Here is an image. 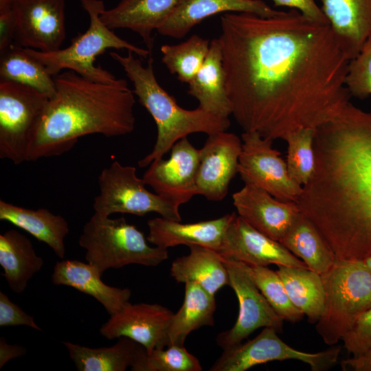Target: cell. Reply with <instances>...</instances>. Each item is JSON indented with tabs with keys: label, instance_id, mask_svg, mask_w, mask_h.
<instances>
[{
	"label": "cell",
	"instance_id": "1",
	"mask_svg": "<svg viewBox=\"0 0 371 371\" xmlns=\"http://www.w3.org/2000/svg\"><path fill=\"white\" fill-rule=\"evenodd\" d=\"M221 30L226 92L244 132L284 139L333 120L350 102V60L328 23L295 9L270 17L227 12Z\"/></svg>",
	"mask_w": 371,
	"mask_h": 371
},
{
	"label": "cell",
	"instance_id": "2",
	"mask_svg": "<svg viewBox=\"0 0 371 371\" xmlns=\"http://www.w3.org/2000/svg\"><path fill=\"white\" fill-rule=\"evenodd\" d=\"M315 166L297 204L337 260L371 255V112L348 103L317 128Z\"/></svg>",
	"mask_w": 371,
	"mask_h": 371
},
{
	"label": "cell",
	"instance_id": "3",
	"mask_svg": "<svg viewBox=\"0 0 371 371\" xmlns=\"http://www.w3.org/2000/svg\"><path fill=\"white\" fill-rule=\"evenodd\" d=\"M54 78L56 93L30 144L26 161L60 155L85 135L112 137L134 130L135 93L126 80L95 82L72 70Z\"/></svg>",
	"mask_w": 371,
	"mask_h": 371
},
{
	"label": "cell",
	"instance_id": "4",
	"mask_svg": "<svg viewBox=\"0 0 371 371\" xmlns=\"http://www.w3.org/2000/svg\"><path fill=\"white\" fill-rule=\"evenodd\" d=\"M111 57L123 68L133 85V93L139 102L148 111L157 126V139L153 150L138 161L139 167L148 166L163 158L174 144L195 133L207 135L226 131L230 126L229 117L208 112L199 106L188 110L181 107L175 99L159 84L154 72L153 58L146 66L133 52L126 56L110 52Z\"/></svg>",
	"mask_w": 371,
	"mask_h": 371
},
{
	"label": "cell",
	"instance_id": "5",
	"mask_svg": "<svg viewBox=\"0 0 371 371\" xmlns=\"http://www.w3.org/2000/svg\"><path fill=\"white\" fill-rule=\"evenodd\" d=\"M79 1L89 17V25L85 33L74 38L68 47L54 52H43L25 47L29 54L46 67L52 76H55L62 69H68L93 81L113 82L117 78L113 74L100 65H95L98 56L108 49H125L143 58L150 55L148 49L122 39L102 22L100 15L105 10L102 0Z\"/></svg>",
	"mask_w": 371,
	"mask_h": 371
},
{
	"label": "cell",
	"instance_id": "6",
	"mask_svg": "<svg viewBox=\"0 0 371 371\" xmlns=\"http://www.w3.org/2000/svg\"><path fill=\"white\" fill-rule=\"evenodd\" d=\"M144 233L124 217L111 218L94 213L78 239L85 259L102 274L128 265L155 267L168 258V249L148 245Z\"/></svg>",
	"mask_w": 371,
	"mask_h": 371
},
{
	"label": "cell",
	"instance_id": "7",
	"mask_svg": "<svg viewBox=\"0 0 371 371\" xmlns=\"http://www.w3.org/2000/svg\"><path fill=\"white\" fill-rule=\"evenodd\" d=\"M321 276L324 306L315 330L326 344L334 346L371 308V270L363 260L336 259Z\"/></svg>",
	"mask_w": 371,
	"mask_h": 371
},
{
	"label": "cell",
	"instance_id": "8",
	"mask_svg": "<svg viewBox=\"0 0 371 371\" xmlns=\"http://www.w3.org/2000/svg\"><path fill=\"white\" fill-rule=\"evenodd\" d=\"M132 166L113 161L98 176L99 194L94 198V213L109 216L115 213L144 216L150 212L181 221L179 205L148 190Z\"/></svg>",
	"mask_w": 371,
	"mask_h": 371
},
{
	"label": "cell",
	"instance_id": "9",
	"mask_svg": "<svg viewBox=\"0 0 371 371\" xmlns=\"http://www.w3.org/2000/svg\"><path fill=\"white\" fill-rule=\"evenodd\" d=\"M49 98L26 85L0 80V158L26 161L30 144Z\"/></svg>",
	"mask_w": 371,
	"mask_h": 371
},
{
	"label": "cell",
	"instance_id": "10",
	"mask_svg": "<svg viewBox=\"0 0 371 371\" xmlns=\"http://www.w3.org/2000/svg\"><path fill=\"white\" fill-rule=\"evenodd\" d=\"M276 329L265 327L254 339L223 350L210 371H245L272 361L298 360L308 364L312 371H325L338 361L341 348L333 346L318 352L296 350L277 335Z\"/></svg>",
	"mask_w": 371,
	"mask_h": 371
},
{
	"label": "cell",
	"instance_id": "11",
	"mask_svg": "<svg viewBox=\"0 0 371 371\" xmlns=\"http://www.w3.org/2000/svg\"><path fill=\"white\" fill-rule=\"evenodd\" d=\"M238 173L245 184L259 188L278 200L296 202L302 186L288 171L280 152L272 146L273 141L258 133L244 132Z\"/></svg>",
	"mask_w": 371,
	"mask_h": 371
},
{
	"label": "cell",
	"instance_id": "12",
	"mask_svg": "<svg viewBox=\"0 0 371 371\" xmlns=\"http://www.w3.org/2000/svg\"><path fill=\"white\" fill-rule=\"evenodd\" d=\"M222 259L227 269L229 284L238 300L239 311L234 325L219 333L216 343L223 350L234 347L256 329L270 327L282 330L283 319L277 314L245 271L234 260Z\"/></svg>",
	"mask_w": 371,
	"mask_h": 371
},
{
	"label": "cell",
	"instance_id": "13",
	"mask_svg": "<svg viewBox=\"0 0 371 371\" xmlns=\"http://www.w3.org/2000/svg\"><path fill=\"white\" fill-rule=\"evenodd\" d=\"M14 43L43 52L61 48L66 36L65 0H16Z\"/></svg>",
	"mask_w": 371,
	"mask_h": 371
},
{
	"label": "cell",
	"instance_id": "14",
	"mask_svg": "<svg viewBox=\"0 0 371 371\" xmlns=\"http://www.w3.org/2000/svg\"><path fill=\"white\" fill-rule=\"evenodd\" d=\"M199 164V150L184 137L172 147L168 159L153 161L142 179L156 194L180 206L197 194Z\"/></svg>",
	"mask_w": 371,
	"mask_h": 371
},
{
	"label": "cell",
	"instance_id": "15",
	"mask_svg": "<svg viewBox=\"0 0 371 371\" xmlns=\"http://www.w3.org/2000/svg\"><path fill=\"white\" fill-rule=\"evenodd\" d=\"M173 313L158 304L129 301L102 325L100 333L108 339L128 337L147 352L168 346V330Z\"/></svg>",
	"mask_w": 371,
	"mask_h": 371
},
{
	"label": "cell",
	"instance_id": "16",
	"mask_svg": "<svg viewBox=\"0 0 371 371\" xmlns=\"http://www.w3.org/2000/svg\"><path fill=\"white\" fill-rule=\"evenodd\" d=\"M242 139L236 134L221 131L208 135L199 149L196 193L212 201L227 195L232 179L238 173Z\"/></svg>",
	"mask_w": 371,
	"mask_h": 371
},
{
	"label": "cell",
	"instance_id": "17",
	"mask_svg": "<svg viewBox=\"0 0 371 371\" xmlns=\"http://www.w3.org/2000/svg\"><path fill=\"white\" fill-rule=\"evenodd\" d=\"M217 252L221 257L249 265H269L308 269L279 241L260 232L235 212Z\"/></svg>",
	"mask_w": 371,
	"mask_h": 371
},
{
	"label": "cell",
	"instance_id": "18",
	"mask_svg": "<svg viewBox=\"0 0 371 371\" xmlns=\"http://www.w3.org/2000/svg\"><path fill=\"white\" fill-rule=\"evenodd\" d=\"M237 214L254 228L280 241L301 212L296 202L282 201L267 192L245 184L232 194Z\"/></svg>",
	"mask_w": 371,
	"mask_h": 371
},
{
	"label": "cell",
	"instance_id": "19",
	"mask_svg": "<svg viewBox=\"0 0 371 371\" xmlns=\"http://www.w3.org/2000/svg\"><path fill=\"white\" fill-rule=\"evenodd\" d=\"M227 12H249L270 17L280 10L272 8L262 0H179L157 31L163 36L182 38L204 19Z\"/></svg>",
	"mask_w": 371,
	"mask_h": 371
},
{
	"label": "cell",
	"instance_id": "20",
	"mask_svg": "<svg viewBox=\"0 0 371 371\" xmlns=\"http://www.w3.org/2000/svg\"><path fill=\"white\" fill-rule=\"evenodd\" d=\"M235 212L220 218L196 223L156 217L147 221L148 241L155 246L168 249L180 245H197L218 251Z\"/></svg>",
	"mask_w": 371,
	"mask_h": 371
},
{
	"label": "cell",
	"instance_id": "21",
	"mask_svg": "<svg viewBox=\"0 0 371 371\" xmlns=\"http://www.w3.org/2000/svg\"><path fill=\"white\" fill-rule=\"evenodd\" d=\"M328 24L350 60L371 39V0H321Z\"/></svg>",
	"mask_w": 371,
	"mask_h": 371
},
{
	"label": "cell",
	"instance_id": "22",
	"mask_svg": "<svg viewBox=\"0 0 371 371\" xmlns=\"http://www.w3.org/2000/svg\"><path fill=\"white\" fill-rule=\"evenodd\" d=\"M179 0H120L101 14L102 22L110 29L125 28L136 32L150 52L153 32L169 17Z\"/></svg>",
	"mask_w": 371,
	"mask_h": 371
},
{
	"label": "cell",
	"instance_id": "23",
	"mask_svg": "<svg viewBox=\"0 0 371 371\" xmlns=\"http://www.w3.org/2000/svg\"><path fill=\"white\" fill-rule=\"evenodd\" d=\"M102 275L87 262L62 259L56 262L51 279L55 285L70 286L93 297L111 315L129 301L131 291L128 288L106 284L101 279Z\"/></svg>",
	"mask_w": 371,
	"mask_h": 371
},
{
	"label": "cell",
	"instance_id": "24",
	"mask_svg": "<svg viewBox=\"0 0 371 371\" xmlns=\"http://www.w3.org/2000/svg\"><path fill=\"white\" fill-rule=\"evenodd\" d=\"M0 220L28 232L47 245L59 258L65 259V238L69 228L67 221L61 215L55 214L46 208L28 209L0 200Z\"/></svg>",
	"mask_w": 371,
	"mask_h": 371
},
{
	"label": "cell",
	"instance_id": "25",
	"mask_svg": "<svg viewBox=\"0 0 371 371\" xmlns=\"http://www.w3.org/2000/svg\"><path fill=\"white\" fill-rule=\"evenodd\" d=\"M188 84V94L198 100L200 108L223 117H229L232 115L218 38L210 41L202 66Z\"/></svg>",
	"mask_w": 371,
	"mask_h": 371
},
{
	"label": "cell",
	"instance_id": "26",
	"mask_svg": "<svg viewBox=\"0 0 371 371\" xmlns=\"http://www.w3.org/2000/svg\"><path fill=\"white\" fill-rule=\"evenodd\" d=\"M188 248V255L177 258L172 262L170 275L177 282H196L213 295L229 285L227 269L216 251L197 245Z\"/></svg>",
	"mask_w": 371,
	"mask_h": 371
},
{
	"label": "cell",
	"instance_id": "27",
	"mask_svg": "<svg viewBox=\"0 0 371 371\" xmlns=\"http://www.w3.org/2000/svg\"><path fill=\"white\" fill-rule=\"evenodd\" d=\"M43 264V259L36 254L32 241L25 235L13 229L0 235L2 276L13 292L23 293Z\"/></svg>",
	"mask_w": 371,
	"mask_h": 371
},
{
	"label": "cell",
	"instance_id": "28",
	"mask_svg": "<svg viewBox=\"0 0 371 371\" xmlns=\"http://www.w3.org/2000/svg\"><path fill=\"white\" fill-rule=\"evenodd\" d=\"M215 310L214 295L196 282H186L183 304L178 311L173 313L168 327V346H183L191 332L202 326H214Z\"/></svg>",
	"mask_w": 371,
	"mask_h": 371
},
{
	"label": "cell",
	"instance_id": "29",
	"mask_svg": "<svg viewBox=\"0 0 371 371\" xmlns=\"http://www.w3.org/2000/svg\"><path fill=\"white\" fill-rule=\"evenodd\" d=\"M280 243L319 275L327 272L336 260L321 233L302 212Z\"/></svg>",
	"mask_w": 371,
	"mask_h": 371
},
{
	"label": "cell",
	"instance_id": "30",
	"mask_svg": "<svg viewBox=\"0 0 371 371\" xmlns=\"http://www.w3.org/2000/svg\"><path fill=\"white\" fill-rule=\"evenodd\" d=\"M111 346L90 348L63 341L78 371H125L134 364L141 344L121 337Z\"/></svg>",
	"mask_w": 371,
	"mask_h": 371
},
{
	"label": "cell",
	"instance_id": "31",
	"mask_svg": "<svg viewBox=\"0 0 371 371\" xmlns=\"http://www.w3.org/2000/svg\"><path fill=\"white\" fill-rule=\"evenodd\" d=\"M0 80L32 87L49 99L56 93L54 78L46 67L14 42L0 52Z\"/></svg>",
	"mask_w": 371,
	"mask_h": 371
},
{
	"label": "cell",
	"instance_id": "32",
	"mask_svg": "<svg viewBox=\"0 0 371 371\" xmlns=\"http://www.w3.org/2000/svg\"><path fill=\"white\" fill-rule=\"evenodd\" d=\"M276 271L293 304L316 324L324 306V289L321 275L304 268L280 265Z\"/></svg>",
	"mask_w": 371,
	"mask_h": 371
},
{
	"label": "cell",
	"instance_id": "33",
	"mask_svg": "<svg viewBox=\"0 0 371 371\" xmlns=\"http://www.w3.org/2000/svg\"><path fill=\"white\" fill-rule=\"evenodd\" d=\"M210 44L209 40L194 34L183 43L163 45L160 49L162 63L179 80L188 83L202 66Z\"/></svg>",
	"mask_w": 371,
	"mask_h": 371
},
{
	"label": "cell",
	"instance_id": "34",
	"mask_svg": "<svg viewBox=\"0 0 371 371\" xmlns=\"http://www.w3.org/2000/svg\"><path fill=\"white\" fill-rule=\"evenodd\" d=\"M234 261L245 271L283 320L295 323L303 319L304 314L290 300L284 284L276 271H273L265 266L249 265Z\"/></svg>",
	"mask_w": 371,
	"mask_h": 371
},
{
	"label": "cell",
	"instance_id": "35",
	"mask_svg": "<svg viewBox=\"0 0 371 371\" xmlns=\"http://www.w3.org/2000/svg\"><path fill=\"white\" fill-rule=\"evenodd\" d=\"M133 371H201L199 359L180 346H168L167 348H155L147 352L140 346Z\"/></svg>",
	"mask_w": 371,
	"mask_h": 371
},
{
	"label": "cell",
	"instance_id": "36",
	"mask_svg": "<svg viewBox=\"0 0 371 371\" xmlns=\"http://www.w3.org/2000/svg\"><path fill=\"white\" fill-rule=\"evenodd\" d=\"M316 128H302L289 134L286 165L292 179L302 187L312 176L315 166L314 137Z\"/></svg>",
	"mask_w": 371,
	"mask_h": 371
},
{
	"label": "cell",
	"instance_id": "37",
	"mask_svg": "<svg viewBox=\"0 0 371 371\" xmlns=\"http://www.w3.org/2000/svg\"><path fill=\"white\" fill-rule=\"evenodd\" d=\"M345 83L351 96L364 99L371 95V39L350 60Z\"/></svg>",
	"mask_w": 371,
	"mask_h": 371
},
{
	"label": "cell",
	"instance_id": "38",
	"mask_svg": "<svg viewBox=\"0 0 371 371\" xmlns=\"http://www.w3.org/2000/svg\"><path fill=\"white\" fill-rule=\"evenodd\" d=\"M344 347L352 356L371 348V308L359 315L342 338Z\"/></svg>",
	"mask_w": 371,
	"mask_h": 371
},
{
	"label": "cell",
	"instance_id": "39",
	"mask_svg": "<svg viewBox=\"0 0 371 371\" xmlns=\"http://www.w3.org/2000/svg\"><path fill=\"white\" fill-rule=\"evenodd\" d=\"M27 326L41 331L34 317L10 300L2 291L0 292V326Z\"/></svg>",
	"mask_w": 371,
	"mask_h": 371
},
{
	"label": "cell",
	"instance_id": "40",
	"mask_svg": "<svg viewBox=\"0 0 371 371\" xmlns=\"http://www.w3.org/2000/svg\"><path fill=\"white\" fill-rule=\"evenodd\" d=\"M273 1L276 7L285 6L290 9H295L311 20L328 23L315 0H273Z\"/></svg>",
	"mask_w": 371,
	"mask_h": 371
},
{
	"label": "cell",
	"instance_id": "41",
	"mask_svg": "<svg viewBox=\"0 0 371 371\" xmlns=\"http://www.w3.org/2000/svg\"><path fill=\"white\" fill-rule=\"evenodd\" d=\"M15 29L14 10L0 13V52L14 43Z\"/></svg>",
	"mask_w": 371,
	"mask_h": 371
},
{
	"label": "cell",
	"instance_id": "42",
	"mask_svg": "<svg viewBox=\"0 0 371 371\" xmlns=\"http://www.w3.org/2000/svg\"><path fill=\"white\" fill-rule=\"evenodd\" d=\"M340 364L344 371H371V348L360 355L343 359Z\"/></svg>",
	"mask_w": 371,
	"mask_h": 371
},
{
	"label": "cell",
	"instance_id": "43",
	"mask_svg": "<svg viewBox=\"0 0 371 371\" xmlns=\"http://www.w3.org/2000/svg\"><path fill=\"white\" fill-rule=\"evenodd\" d=\"M27 352L25 347L18 344H9L3 337L0 338V368L9 361L21 357Z\"/></svg>",
	"mask_w": 371,
	"mask_h": 371
},
{
	"label": "cell",
	"instance_id": "44",
	"mask_svg": "<svg viewBox=\"0 0 371 371\" xmlns=\"http://www.w3.org/2000/svg\"><path fill=\"white\" fill-rule=\"evenodd\" d=\"M16 1V0H0V13L13 10Z\"/></svg>",
	"mask_w": 371,
	"mask_h": 371
},
{
	"label": "cell",
	"instance_id": "45",
	"mask_svg": "<svg viewBox=\"0 0 371 371\" xmlns=\"http://www.w3.org/2000/svg\"><path fill=\"white\" fill-rule=\"evenodd\" d=\"M363 261L366 263V265L368 267V268L371 270V255L367 258H366Z\"/></svg>",
	"mask_w": 371,
	"mask_h": 371
}]
</instances>
